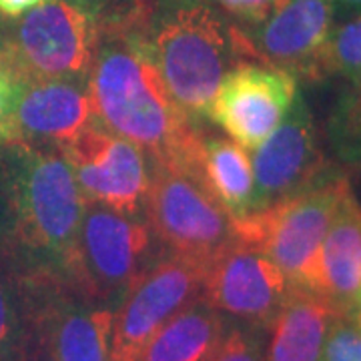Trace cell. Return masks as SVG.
Masks as SVG:
<instances>
[{
    "label": "cell",
    "instance_id": "3957f363",
    "mask_svg": "<svg viewBox=\"0 0 361 361\" xmlns=\"http://www.w3.org/2000/svg\"><path fill=\"white\" fill-rule=\"evenodd\" d=\"M2 149L13 191L8 241L30 269L66 275L87 205L73 169L59 149Z\"/></svg>",
    "mask_w": 361,
    "mask_h": 361
},
{
    "label": "cell",
    "instance_id": "83f0119b",
    "mask_svg": "<svg viewBox=\"0 0 361 361\" xmlns=\"http://www.w3.org/2000/svg\"><path fill=\"white\" fill-rule=\"evenodd\" d=\"M20 361H56V357L52 355L51 349L44 345V341L30 329Z\"/></svg>",
    "mask_w": 361,
    "mask_h": 361
},
{
    "label": "cell",
    "instance_id": "30bf717a",
    "mask_svg": "<svg viewBox=\"0 0 361 361\" xmlns=\"http://www.w3.org/2000/svg\"><path fill=\"white\" fill-rule=\"evenodd\" d=\"M87 201L142 217L151 161L141 147L118 137L94 116L61 149Z\"/></svg>",
    "mask_w": 361,
    "mask_h": 361
},
{
    "label": "cell",
    "instance_id": "7a4b0ae2",
    "mask_svg": "<svg viewBox=\"0 0 361 361\" xmlns=\"http://www.w3.org/2000/svg\"><path fill=\"white\" fill-rule=\"evenodd\" d=\"M145 42L169 92L195 123L207 118L233 66L257 61L245 30L209 0H157Z\"/></svg>",
    "mask_w": 361,
    "mask_h": 361
},
{
    "label": "cell",
    "instance_id": "484cf974",
    "mask_svg": "<svg viewBox=\"0 0 361 361\" xmlns=\"http://www.w3.org/2000/svg\"><path fill=\"white\" fill-rule=\"evenodd\" d=\"M13 231V191H11V167L4 149L0 147V239L11 237Z\"/></svg>",
    "mask_w": 361,
    "mask_h": 361
},
{
    "label": "cell",
    "instance_id": "7402d4cb",
    "mask_svg": "<svg viewBox=\"0 0 361 361\" xmlns=\"http://www.w3.org/2000/svg\"><path fill=\"white\" fill-rule=\"evenodd\" d=\"M331 139L339 155L351 161L361 159V82L353 85L337 103L331 118Z\"/></svg>",
    "mask_w": 361,
    "mask_h": 361
},
{
    "label": "cell",
    "instance_id": "5bb4252c",
    "mask_svg": "<svg viewBox=\"0 0 361 361\" xmlns=\"http://www.w3.org/2000/svg\"><path fill=\"white\" fill-rule=\"evenodd\" d=\"M92 118L89 78L18 82L6 145L61 151Z\"/></svg>",
    "mask_w": 361,
    "mask_h": 361
},
{
    "label": "cell",
    "instance_id": "1f68e13d",
    "mask_svg": "<svg viewBox=\"0 0 361 361\" xmlns=\"http://www.w3.org/2000/svg\"><path fill=\"white\" fill-rule=\"evenodd\" d=\"M349 317H351V322L357 325V329L361 331V307H357L355 311H349Z\"/></svg>",
    "mask_w": 361,
    "mask_h": 361
},
{
    "label": "cell",
    "instance_id": "ffe728a7",
    "mask_svg": "<svg viewBox=\"0 0 361 361\" xmlns=\"http://www.w3.org/2000/svg\"><path fill=\"white\" fill-rule=\"evenodd\" d=\"M30 334V267L0 239V361H20Z\"/></svg>",
    "mask_w": 361,
    "mask_h": 361
},
{
    "label": "cell",
    "instance_id": "5b68a950",
    "mask_svg": "<svg viewBox=\"0 0 361 361\" xmlns=\"http://www.w3.org/2000/svg\"><path fill=\"white\" fill-rule=\"evenodd\" d=\"M161 253L145 217L87 201L75 255L65 277L92 301L116 310Z\"/></svg>",
    "mask_w": 361,
    "mask_h": 361
},
{
    "label": "cell",
    "instance_id": "6da1fadb",
    "mask_svg": "<svg viewBox=\"0 0 361 361\" xmlns=\"http://www.w3.org/2000/svg\"><path fill=\"white\" fill-rule=\"evenodd\" d=\"M89 94L94 116L111 133L141 147L151 163H199L205 129L169 92L142 35L99 39Z\"/></svg>",
    "mask_w": 361,
    "mask_h": 361
},
{
    "label": "cell",
    "instance_id": "9a60e30c",
    "mask_svg": "<svg viewBox=\"0 0 361 361\" xmlns=\"http://www.w3.org/2000/svg\"><path fill=\"white\" fill-rule=\"evenodd\" d=\"M334 18L331 0H281L265 23L245 35L259 63L285 68L295 77L322 78L319 61Z\"/></svg>",
    "mask_w": 361,
    "mask_h": 361
},
{
    "label": "cell",
    "instance_id": "d6a6232c",
    "mask_svg": "<svg viewBox=\"0 0 361 361\" xmlns=\"http://www.w3.org/2000/svg\"><path fill=\"white\" fill-rule=\"evenodd\" d=\"M355 307H361V291L360 295H357V299H355Z\"/></svg>",
    "mask_w": 361,
    "mask_h": 361
},
{
    "label": "cell",
    "instance_id": "8992f818",
    "mask_svg": "<svg viewBox=\"0 0 361 361\" xmlns=\"http://www.w3.org/2000/svg\"><path fill=\"white\" fill-rule=\"evenodd\" d=\"M99 39V26L85 0H49L18 18H6L4 73L16 82L87 80Z\"/></svg>",
    "mask_w": 361,
    "mask_h": 361
},
{
    "label": "cell",
    "instance_id": "4dcf8cb0",
    "mask_svg": "<svg viewBox=\"0 0 361 361\" xmlns=\"http://www.w3.org/2000/svg\"><path fill=\"white\" fill-rule=\"evenodd\" d=\"M8 54V40H6V18L0 16V71H4Z\"/></svg>",
    "mask_w": 361,
    "mask_h": 361
},
{
    "label": "cell",
    "instance_id": "603a6c76",
    "mask_svg": "<svg viewBox=\"0 0 361 361\" xmlns=\"http://www.w3.org/2000/svg\"><path fill=\"white\" fill-rule=\"evenodd\" d=\"M209 361H265V329L239 323L227 325L219 348Z\"/></svg>",
    "mask_w": 361,
    "mask_h": 361
},
{
    "label": "cell",
    "instance_id": "ba28073f",
    "mask_svg": "<svg viewBox=\"0 0 361 361\" xmlns=\"http://www.w3.org/2000/svg\"><path fill=\"white\" fill-rule=\"evenodd\" d=\"M113 317L65 275L30 269V329L56 361H111Z\"/></svg>",
    "mask_w": 361,
    "mask_h": 361
},
{
    "label": "cell",
    "instance_id": "e0dca14e",
    "mask_svg": "<svg viewBox=\"0 0 361 361\" xmlns=\"http://www.w3.org/2000/svg\"><path fill=\"white\" fill-rule=\"evenodd\" d=\"M345 313L329 299L291 285L265 329V361H319L331 325Z\"/></svg>",
    "mask_w": 361,
    "mask_h": 361
},
{
    "label": "cell",
    "instance_id": "d4e9b609",
    "mask_svg": "<svg viewBox=\"0 0 361 361\" xmlns=\"http://www.w3.org/2000/svg\"><path fill=\"white\" fill-rule=\"evenodd\" d=\"M209 2H215L217 11L225 18H231L233 25L249 30L265 23L281 0H209Z\"/></svg>",
    "mask_w": 361,
    "mask_h": 361
},
{
    "label": "cell",
    "instance_id": "4316f807",
    "mask_svg": "<svg viewBox=\"0 0 361 361\" xmlns=\"http://www.w3.org/2000/svg\"><path fill=\"white\" fill-rule=\"evenodd\" d=\"M16 92H18V82L4 71H0V147L8 142Z\"/></svg>",
    "mask_w": 361,
    "mask_h": 361
},
{
    "label": "cell",
    "instance_id": "52a82bcc",
    "mask_svg": "<svg viewBox=\"0 0 361 361\" xmlns=\"http://www.w3.org/2000/svg\"><path fill=\"white\" fill-rule=\"evenodd\" d=\"M349 191L345 177L325 175L301 193L233 219L237 239L261 249L289 283L307 289L323 237Z\"/></svg>",
    "mask_w": 361,
    "mask_h": 361
},
{
    "label": "cell",
    "instance_id": "9c48e42d",
    "mask_svg": "<svg viewBox=\"0 0 361 361\" xmlns=\"http://www.w3.org/2000/svg\"><path fill=\"white\" fill-rule=\"evenodd\" d=\"M203 263L161 253L116 305L111 336V361H139L147 343L179 311L199 301Z\"/></svg>",
    "mask_w": 361,
    "mask_h": 361
},
{
    "label": "cell",
    "instance_id": "d6986e66",
    "mask_svg": "<svg viewBox=\"0 0 361 361\" xmlns=\"http://www.w3.org/2000/svg\"><path fill=\"white\" fill-rule=\"evenodd\" d=\"M199 169L211 193L215 195V199L225 207L233 219L247 217L253 211V167L251 157L247 155L241 145L203 130Z\"/></svg>",
    "mask_w": 361,
    "mask_h": 361
},
{
    "label": "cell",
    "instance_id": "44dd1931",
    "mask_svg": "<svg viewBox=\"0 0 361 361\" xmlns=\"http://www.w3.org/2000/svg\"><path fill=\"white\" fill-rule=\"evenodd\" d=\"M319 75H337L351 85L361 82V14L334 26L319 61Z\"/></svg>",
    "mask_w": 361,
    "mask_h": 361
},
{
    "label": "cell",
    "instance_id": "8fae6325",
    "mask_svg": "<svg viewBox=\"0 0 361 361\" xmlns=\"http://www.w3.org/2000/svg\"><path fill=\"white\" fill-rule=\"evenodd\" d=\"M291 289L261 249L235 239L207 263L201 301L231 323L267 329Z\"/></svg>",
    "mask_w": 361,
    "mask_h": 361
},
{
    "label": "cell",
    "instance_id": "ac0fdd59",
    "mask_svg": "<svg viewBox=\"0 0 361 361\" xmlns=\"http://www.w3.org/2000/svg\"><path fill=\"white\" fill-rule=\"evenodd\" d=\"M227 331V319L201 299L169 319L139 361H209Z\"/></svg>",
    "mask_w": 361,
    "mask_h": 361
},
{
    "label": "cell",
    "instance_id": "f546056e",
    "mask_svg": "<svg viewBox=\"0 0 361 361\" xmlns=\"http://www.w3.org/2000/svg\"><path fill=\"white\" fill-rule=\"evenodd\" d=\"M336 13L341 14H361V0H331Z\"/></svg>",
    "mask_w": 361,
    "mask_h": 361
},
{
    "label": "cell",
    "instance_id": "2e32d148",
    "mask_svg": "<svg viewBox=\"0 0 361 361\" xmlns=\"http://www.w3.org/2000/svg\"><path fill=\"white\" fill-rule=\"evenodd\" d=\"M307 289L343 311L355 307L361 291V207L353 191L341 201L323 237Z\"/></svg>",
    "mask_w": 361,
    "mask_h": 361
},
{
    "label": "cell",
    "instance_id": "4fadbf2b",
    "mask_svg": "<svg viewBox=\"0 0 361 361\" xmlns=\"http://www.w3.org/2000/svg\"><path fill=\"white\" fill-rule=\"evenodd\" d=\"M251 167L255 179L251 213L301 193L327 175L313 115L299 92L279 127L253 149Z\"/></svg>",
    "mask_w": 361,
    "mask_h": 361
},
{
    "label": "cell",
    "instance_id": "cb8c5ba5",
    "mask_svg": "<svg viewBox=\"0 0 361 361\" xmlns=\"http://www.w3.org/2000/svg\"><path fill=\"white\" fill-rule=\"evenodd\" d=\"M319 361H361V331L349 313L331 325Z\"/></svg>",
    "mask_w": 361,
    "mask_h": 361
},
{
    "label": "cell",
    "instance_id": "7c38bea8",
    "mask_svg": "<svg viewBox=\"0 0 361 361\" xmlns=\"http://www.w3.org/2000/svg\"><path fill=\"white\" fill-rule=\"evenodd\" d=\"M297 77L279 66L241 61L223 77L207 118L243 149H257L297 97Z\"/></svg>",
    "mask_w": 361,
    "mask_h": 361
},
{
    "label": "cell",
    "instance_id": "277c9868",
    "mask_svg": "<svg viewBox=\"0 0 361 361\" xmlns=\"http://www.w3.org/2000/svg\"><path fill=\"white\" fill-rule=\"evenodd\" d=\"M142 217L163 253L203 265L237 239L233 217L211 193L199 165L151 163Z\"/></svg>",
    "mask_w": 361,
    "mask_h": 361
},
{
    "label": "cell",
    "instance_id": "f1b7e54d",
    "mask_svg": "<svg viewBox=\"0 0 361 361\" xmlns=\"http://www.w3.org/2000/svg\"><path fill=\"white\" fill-rule=\"evenodd\" d=\"M49 0H0V16L4 18H18L28 11L37 8Z\"/></svg>",
    "mask_w": 361,
    "mask_h": 361
}]
</instances>
